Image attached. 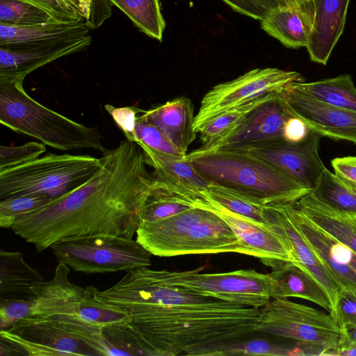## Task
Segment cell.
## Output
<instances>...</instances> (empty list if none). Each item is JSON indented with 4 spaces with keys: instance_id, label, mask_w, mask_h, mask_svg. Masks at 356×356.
Listing matches in <instances>:
<instances>
[{
    "instance_id": "obj_5",
    "label": "cell",
    "mask_w": 356,
    "mask_h": 356,
    "mask_svg": "<svg viewBox=\"0 0 356 356\" xmlns=\"http://www.w3.org/2000/svg\"><path fill=\"white\" fill-rule=\"evenodd\" d=\"M209 181L262 200L293 204L310 192L270 163L247 152L216 149L185 155Z\"/></svg>"
},
{
    "instance_id": "obj_39",
    "label": "cell",
    "mask_w": 356,
    "mask_h": 356,
    "mask_svg": "<svg viewBox=\"0 0 356 356\" xmlns=\"http://www.w3.org/2000/svg\"><path fill=\"white\" fill-rule=\"evenodd\" d=\"M75 13L90 29H97L111 15L109 0H58Z\"/></svg>"
},
{
    "instance_id": "obj_33",
    "label": "cell",
    "mask_w": 356,
    "mask_h": 356,
    "mask_svg": "<svg viewBox=\"0 0 356 356\" xmlns=\"http://www.w3.org/2000/svg\"><path fill=\"white\" fill-rule=\"evenodd\" d=\"M191 201L165 188L154 179L144 205L140 222L159 221L193 207Z\"/></svg>"
},
{
    "instance_id": "obj_3",
    "label": "cell",
    "mask_w": 356,
    "mask_h": 356,
    "mask_svg": "<svg viewBox=\"0 0 356 356\" xmlns=\"http://www.w3.org/2000/svg\"><path fill=\"white\" fill-rule=\"evenodd\" d=\"M136 234V241L158 257L225 252L253 257L221 218L197 207L159 221L140 222Z\"/></svg>"
},
{
    "instance_id": "obj_6",
    "label": "cell",
    "mask_w": 356,
    "mask_h": 356,
    "mask_svg": "<svg viewBox=\"0 0 356 356\" xmlns=\"http://www.w3.org/2000/svg\"><path fill=\"white\" fill-rule=\"evenodd\" d=\"M100 165V158L88 154L48 153L1 169L0 200L26 195L56 197L86 182Z\"/></svg>"
},
{
    "instance_id": "obj_53",
    "label": "cell",
    "mask_w": 356,
    "mask_h": 356,
    "mask_svg": "<svg viewBox=\"0 0 356 356\" xmlns=\"http://www.w3.org/2000/svg\"><path fill=\"white\" fill-rule=\"evenodd\" d=\"M350 266L356 271V254L354 252L350 261Z\"/></svg>"
},
{
    "instance_id": "obj_38",
    "label": "cell",
    "mask_w": 356,
    "mask_h": 356,
    "mask_svg": "<svg viewBox=\"0 0 356 356\" xmlns=\"http://www.w3.org/2000/svg\"><path fill=\"white\" fill-rule=\"evenodd\" d=\"M224 355H304L302 349L297 346L289 347L274 345L264 340H241L229 345Z\"/></svg>"
},
{
    "instance_id": "obj_7",
    "label": "cell",
    "mask_w": 356,
    "mask_h": 356,
    "mask_svg": "<svg viewBox=\"0 0 356 356\" xmlns=\"http://www.w3.org/2000/svg\"><path fill=\"white\" fill-rule=\"evenodd\" d=\"M255 332L294 339L305 356H328L343 342V330L332 314L287 298H271L259 308Z\"/></svg>"
},
{
    "instance_id": "obj_48",
    "label": "cell",
    "mask_w": 356,
    "mask_h": 356,
    "mask_svg": "<svg viewBox=\"0 0 356 356\" xmlns=\"http://www.w3.org/2000/svg\"><path fill=\"white\" fill-rule=\"evenodd\" d=\"M263 19L268 13L280 6H286L282 0H248ZM261 21V20H260Z\"/></svg>"
},
{
    "instance_id": "obj_50",
    "label": "cell",
    "mask_w": 356,
    "mask_h": 356,
    "mask_svg": "<svg viewBox=\"0 0 356 356\" xmlns=\"http://www.w3.org/2000/svg\"><path fill=\"white\" fill-rule=\"evenodd\" d=\"M26 355L25 353L14 343L0 337V356Z\"/></svg>"
},
{
    "instance_id": "obj_21",
    "label": "cell",
    "mask_w": 356,
    "mask_h": 356,
    "mask_svg": "<svg viewBox=\"0 0 356 356\" xmlns=\"http://www.w3.org/2000/svg\"><path fill=\"white\" fill-rule=\"evenodd\" d=\"M314 19L306 46L310 59L325 65L341 35L350 0H312Z\"/></svg>"
},
{
    "instance_id": "obj_10",
    "label": "cell",
    "mask_w": 356,
    "mask_h": 356,
    "mask_svg": "<svg viewBox=\"0 0 356 356\" xmlns=\"http://www.w3.org/2000/svg\"><path fill=\"white\" fill-rule=\"evenodd\" d=\"M303 81L297 72L265 67L251 70L233 80L217 84L201 100L195 116L194 129L198 133L214 118L232 108Z\"/></svg>"
},
{
    "instance_id": "obj_20",
    "label": "cell",
    "mask_w": 356,
    "mask_h": 356,
    "mask_svg": "<svg viewBox=\"0 0 356 356\" xmlns=\"http://www.w3.org/2000/svg\"><path fill=\"white\" fill-rule=\"evenodd\" d=\"M90 30L86 23L80 22L26 26L0 24V48L18 50L50 46L86 36Z\"/></svg>"
},
{
    "instance_id": "obj_40",
    "label": "cell",
    "mask_w": 356,
    "mask_h": 356,
    "mask_svg": "<svg viewBox=\"0 0 356 356\" xmlns=\"http://www.w3.org/2000/svg\"><path fill=\"white\" fill-rule=\"evenodd\" d=\"M135 134L136 143L140 146L163 153L183 155L160 127L145 121L140 115L137 118Z\"/></svg>"
},
{
    "instance_id": "obj_30",
    "label": "cell",
    "mask_w": 356,
    "mask_h": 356,
    "mask_svg": "<svg viewBox=\"0 0 356 356\" xmlns=\"http://www.w3.org/2000/svg\"><path fill=\"white\" fill-rule=\"evenodd\" d=\"M200 195L210 198L234 213L268 225V204L262 200L211 182Z\"/></svg>"
},
{
    "instance_id": "obj_41",
    "label": "cell",
    "mask_w": 356,
    "mask_h": 356,
    "mask_svg": "<svg viewBox=\"0 0 356 356\" xmlns=\"http://www.w3.org/2000/svg\"><path fill=\"white\" fill-rule=\"evenodd\" d=\"M40 142H29L18 146H0V170L17 165L40 156L46 152Z\"/></svg>"
},
{
    "instance_id": "obj_47",
    "label": "cell",
    "mask_w": 356,
    "mask_h": 356,
    "mask_svg": "<svg viewBox=\"0 0 356 356\" xmlns=\"http://www.w3.org/2000/svg\"><path fill=\"white\" fill-rule=\"evenodd\" d=\"M234 11L259 21L262 18L248 0H222Z\"/></svg>"
},
{
    "instance_id": "obj_45",
    "label": "cell",
    "mask_w": 356,
    "mask_h": 356,
    "mask_svg": "<svg viewBox=\"0 0 356 356\" xmlns=\"http://www.w3.org/2000/svg\"><path fill=\"white\" fill-rule=\"evenodd\" d=\"M331 163L335 175L356 188V156L336 158L331 161Z\"/></svg>"
},
{
    "instance_id": "obj_34",
    "label": "cell",
    "mask_w": 356,
    "mask_h": 356,
    "mask_svg": "<svg viewBox=\"0 0 356 356\" xmlns=\"http://www.w3.org/2000/svg\"><path fill=\"white\" fill-rule=\"evenodd\" d=\"M86 289V294L79 303L77 313L81 319L99 327L131 321L129 314L123 309L96 298L97 288L90 286Z\"/></svg>"
},
{
    "instance_id": "obj_1",
    "label": "cell",
    "mask_w": 356,
    "mask_h": 356,
    "mask_svg": "<svg viewBox=\"0 0 356 356\" xmlns=\"http://www.w3.org/2000/svg\"><path fill=\"white\" fill-rule=\"evenodd\" d=\"M96 298L126 311L145 355L222 356L255 332L259 308L200 295L163 281L155 270L126 271Z\"/></svg>"
},
{
    "instance_id": "obj_9",
    "label": "cell",
    "mask_w": 356,
    "mask_h": 356,
    "mask_svg": "<svg viewBox=\"0 0 356 356\" xmlns=\"http://www.w3.org/2000/svg\"><path fill=\"white\" fill-rule=\"evenodd\" d=\"M203 267L184 271L155 270L168 284L200 295L261 308L272 298L275 280L270 273L252 269L226 273H202Z\"/></svg>"
},
{
    "instance_id": "obj_25",
    "label": "cell",
    "mask_w": 356,
    "mask_h": 356,
    "mask_svg": "<svg viewBox=\"0 0 356 356\" xmlns=\"http://www.w3.org/2000/svg\"><path fill=\"white\" fill-rule=\"evenodd\" d=\"M43 281L22 252L0 250V300L33 299L35 296L32 286Z\"/></svg>"
},
{
    "instance_id": "obj_52",
    "label": "cell",
    "mask_w": 356,
    "mask_h": 356,
    "mask_svg": "<svg viewBox=\"0 0 356 356\" xmlns=\"http://www.w3.org/2000/svg\"><path fill=\"white\" fill-rule=\"evenodd\" d=\"M328 355L356 356V346L337 348L331 351Z\"/></svg>"
},
{
    "instance_id": "obj_16",
    "label": "cell",
    "mask_w": 356,
    "mask_h": 356,
    "mask_svg": "<svg viewBox=\"0 0 356 356\" xmlns=\"http://www.w3.org/2000/svg\"><path fill=\"white\" fill-rule=\"evenodd\" d=\"M293 204H286L287 211L301 236L341 289L356 293V271L350 266L353 251L315 224Z\"/></svg>"
},
{
    "instance_id": "obj_32",
    "label": "cell",
    "mask_w": 356,
    "mask_h": 356,
    "mask_svg": "<svg viewBox=\"0 0 356 356\" xmlns=\"http://www.w3.org/2000/svg\"><path fill=\"white\" fill-rule=\"evenodd\" d=\"M310 192L322 203L348 215H356V188L327 168Z\"/></svg>"
},
{
    "instance_id": "obj_12",
    "label": "cell",
    "mask_w": 356,
    "mask_h": 356,
    "mask_svg": "<svg viewBox=\"0 0 356 356\" xmlns=\"http://www.w3.org/2000/svg\"><path fill=\"white\" fill-rule=\"evenodd\" d=\"M0 337L21 348L26 356L98 355L70 330L62 314L22 318Z\"/></svg>"
},
{
    "instance_id": "obj_42",
    "label": "cell",
    "mask_w": 356,
    "mask_h": 356,
    "mask_svg": "<svg viewBox=\"0 0 356 356\" xmlns=\"http://www.w3.org/2000/svg\"><path fill=\"white\" fill-rule=\"evenodd\" d=\"M105 108L110 114L116 125L122 130L125 138L136 142L135 128L138 114H143L145 110L135 106L115 107L111 104H106Z\"/></svg>"
},
{
    "instance_id": "obj_36",
    "label": "cell",
    "mask_w": 356,
    "mask_h": 356,
    "mask_svg": "<svg viewBox=\"0 0 356 356\" xmlns=\"http://www.w3.org/2000/svg\"><path fill=\"white\" fill-rule=\"evenodd\" d=\"M52 199L46 195H26L0 200L1 227L10 229L16 220L40 209Z\"/></svg>"
},
{
    "instance_id": "obj_18",
    "label": "cell",
    "mask_w": 356,
    "mask_h": 356,
    "mask_svg": "<svg viewBox=\"0 0 356 356\" xmlns=\"http://www.w3.org/2000/svg\"><path fill=\"white\" fill-rule=\"evenodd\" d=\"M287 204L289 203L266 205L268 224L287 243L292 251L295 264L308 272L325 291L332 307L330 314L335 318L336 306L341 287L292 222L287 211Z\"/></svg>"
},
{
    "instance_id": "obj_2",
    "label": "cell",
    "mask_w": 356,
    "mask_h": 356,
    "mask_svg": "<svg viewBox=\"0 0 356 356\" xmlns=\"http://www.w3.org/2000/svg\"><path fill=\"white\" fill-rule=\"evenodd\" d=\"M100 161L86 182L18 218L11 230L38 252L67 238L108 234L133 238L154 177L141 147L127 138L103 152Z\"/></svg>"
},
{
    "instance_id": "obj_17",
    "label": "cell",
    "mask_w": 356,
    "mask_h": 356,
    "mask_svg": "<svg viewBox=\"0 0 356 356\" xmlns=\"http://www.w3.org/2000/svg\"><path fill=\"white\" fill-rule=\"evenodd\" d=\"M291 83L282 92L293 111L321 136L356 144V112L316 100Z\"/></svg>"
},
{
    "instance_id": "obj_11",
    "label": "cell",
    "mask_w": 356,
    "mask_h": 356,
    "mask_svg": "<svg viewBox=\"0 0 356 356\" xmlns=\"http://www.w3.org/2000/svg\"><path fill=\"white\" fill-rule=\"evenodd\" d=\"M69 273L67 265L58 263L51 280L32 286L34 298L0 301L1 327L8 328L19 320L29 316L77 314L87 289L70 282Z\"/></svg>"
},
{
    "instance_id": "obj_49",
    "label": "cell",
    "mask_w": 356,
    "mask_h": 356,
    "mask_svg": "<svg viewBox=\"0 0 356 356\" xmlns=\"http://www.w3.org/2000/svg\"><path fill=\"white\" fill-rule=\"evenodd\" d=\"M288 6L300 10L314 19V7L312 0H282Z\"/></svg>"
},
{
    "instance_id": "obj_24",
    "label": "cell",
    "mask_w": 356,
    "mask_h": 356,
    "mask_svg": "<svg viewBox=\"0 0 356 356\" xmlns=\"http://www.w3.org/2000/svg\"><path fill=\"white\" fill-rule=\"evenodd\" d=\"M140 117L160 127L183 155L196 138L194 107L188 97L168 101L145 111Z\"/></svg>"
},
{
    "instance_id": "obj_43",
    "label": "cell",
    "mask_w": 356,
    "mask_h": 356,
    "mask_svg": "<svg viewBox=\"0 0 356 356\" xmlns=\"http://www.w3.org/2000/svg\"><path fill=\"white\" fill-rule=\"evenodd\" d=\"M335 319L343 330L356 326V293L341 289L336 306Z\"/></svg>"
},
{
    "instance_id": "obj_8",
    "label": "cell",
    "mask_w": 356,
    "mask_h": 356,
    "mask_svg": "<svg viewBox=\"0 0 356 356\" xmlns=\"http://www.w3.org/2000/svg\"><path fill=\"white\" fill-rule=\"evenodd\" d=\"M50 248L58 263L86 274L127 271L152 264V254L136 239L113 235L67 238Z\"/></svg>"
},
{
    "instance_id": "obj_29",
    "label": "cell",
    "mask_w": 356,
    "mask_h": 356,
    "mask_svg": "<svg viewBox=\"0 0 356 356\" xmlns=\"http://www.w3.org/2000/svg\"><path fill=\"white\" fill-rule=\"evenodd\" d=\"M293 86L316 100L356 112V88L349 74Z\"/></svg>"
},
{
    "instance_id": "obj_37",
    "label": "cell",
    "mask_w": 356,
    "mask_h": 356,
    "mask_svg": "<svg viewBox=\"0 0 356 356\" xmlns=\"http://www.w3.org/2000/svg\"><path fill=\"white\" fill-rule=\"evenodd\" d=\"M102 332L115 355H145L142 343L129 322L102 327Z\"/></svg>"
},
{
    "instance_id": "obj_26",
    "label": "cell",
    "mask_w": 356,
    "mask_h": 356,
    "mask_svg": "<svg viewBox=\"0 0 356 356\" xmlns=\"http://www.w3.org/2000/svg\"><path fill=\"white\" fill-rule=\"evenodd\" d=\"M313 18L288 6H280L261 21V28L287 48L306 47Z\"/></svg>"
},
{
    "instance_id": "obj_13",
    "label": "cell",
    "mask_w": 356,
    "mask_h": 356,
    "mask_svg": "<svg viewBox=\"0 0 356 356\" xmlns=\"http://www.w3.org/2000/svg\"><path fill=\"white\" fill-rule=\"evenodd\" d=\"M321 136L312 130L305 140L298 143L281 140L241 152L266 161L311 191L326 168L318 154Z\"/></svg>"
},
{
    "instance_id": "obj_27",
    "label": "cell",
    "mask_w": 356,
    "mask_h": 356,
    "mask_svg": "<svg viewBox=\"0 0 356 356\" xmlns=\"http://www.w3.org/2000/svg\"><path fill=\"white\" fill-rule=\"evenodd\" d=\"M293 204L315 224L356 254V223L350 215L322 203L311 192Z\"/></svg>"
},
{
    "instance_id": "obj_15",
    "label": "cell",
    "mask_w": 356,
    "mask_h": 356,
    "mask_svg": "<svg viewBox=\"0 0 356 356\" xmlns=\"http://www.w3.org/2000/svg\"><path fill=\"white\" fill-rule=\"evenodd\" d=\"M191 204L209 210L221 218L241 244L252 252L253 257L259 259H274L296 262L287 243L269 224H262L234 213L204 195L193 200Z\"/></svg>"
},
{
    "instance_id": "obj_51",
    "label": "cell",
    "mask_w": 356,
    "mask_h": 356,
    "mask_svg": "<svg viewBox=\"0 0 356 356\" xmlns=\"http://www.w3.org/2000/svg\"><path fill=\"white\" fill-rule=\"evenodd\" d=\"M343 330V342L341 348L356 346V326L346 327Z\"/></svg>"
},
{
    "instance_id": "obj_22",
    "label": "cell",
    "mask_w": 356,
    "mask_h": 356,
    "mask_svg": "<svg viewBox=\"0 0 356 356\" xmlns=\"http://www.w3.org/2000/svg\"><path fill=\"white\" fill-rule=\"evenodd\" d=\"M92 36H86L58 44L12 50L0 48V76L24 81V78L47 64L80 51L88 47Z\"/></svg>"
},
{
    "instance_id": "obj_28",
    "label": "cell",
    "mask_w": 356,
    "mask_h": 356,
    "mask_svg": "<svg viewBox=\"0 0 356 356\" xmlns=\"http://www.w3.org/2000/svg\"><path fill=\"white\" fill-rule=\"evenodd\" d=\"M277 91L259 95L220 114L198 133L202 145L197 152L211 151L231 136L258 106L270 99Z\"/></svg>"
},
{
    "instance_id": "obj_31",
    "label": "cell",
    "mask_w": 356,
    "mask_h": 356,
    "mask_svg": "<svg viewBox=\"0 0 356 356\" xmlns=\"http://www.w3.org/2000/svg\"><path fill=\"white\" fill-rule=\"evenodd\" d=\"M147 36L161 41L165 22L160 0H109Z\"/></svg>"
},
{
    "instance_id": "obj_4",
    "label": "cell",
    "mask_w": 356,
    "mask_h": 356,
    "mask_svg": "<svg viewBox=\"0 0 356 356\" xmlns=\"http://www.w3.org/2000/svg\"><path fill=\"white\" fill-rule=\"evenodd\" d=\"M23 81L0 76V122L18 134L60 151L92 149L104 152L97 127L75 122L35 101Z\"/></svg>"
},
{
    "instance_id": "obj_23",
    "label": "cell",
    "mask_w": 356,
    "mask_h": 356,
    "mask_svg": "<svg viewBox=\"0 0 356 356\" xmlns=\"http://www.w3.org/2000/svg\"><path fill=\"white\" fill-rule=\"evenodd\" d=\"M260 260L271 268L270 275L275 280L272 298H302L330 313L332 307L325 291L308 272L291 261Z\"/></svg>"
},
{
    "instance_id": "obj_14",
    "label": "cell",
    "mask_w": 356,
    "mask_h": 356,
    "mask_svg": "<svg viewBox=\"0 0 356 356\" xmlns=\"http://www.w3.org/2000/svg\"><path fill=\"white\" fill-rule=\"evenodd\" d=\"M295 115L282 90H279L270 99L254 109L231 136L213 150L241 151L266 143L285 140V124Z\"/></svg>"
},
{
    "instance_id": "obj_46",
    "label": "cell",
    "mask_w": 356,
    "mask_h": 356,
    "mask_svg": "<svg viewBox=\"0 0 356 356\" xmlns=\"http://www.w3.org/2000/svg\"><path fill=\"white\" fill-rule=\"evenodd\" d=\"M311 131L305 122L296 114L286 121L284 138L287 142L298 143L305 140Z\"/></svg>"
},
{
    "instance_id": "obj_35",
    "label": "cell",
    "mask_w": 356,
    "mask_h": 356,
    "mask_svg": "<svg viewBox=\"0 0 356 356\" xmlns=\"http://www.w3.org/2000/svg\"><path fill=\"white\" fill-rule=\"evenodd\" d=\"M56 22L46 12L23 0H0V24L26 26Z\"/></svg>"
},
{
    "instance_id": "obj_44",
    "label": "cell",
    "mask_w": 356,
    "mask_h": 356,
    "mask_svg": "<svg viewBox=\"0 0 356 356\" xmlns=\"http://www.w3.org/2000/svg\"><path fill=\"white\" fill-rule=\"evenodd\" d=\"M46 12L57 22H83L72 10L58 0H23ZM85 23V22H84Z\"/></svg>"
},
{
    "instance_id": "obj_19",
    "label": "cell",
    "mask_w": 356,
    "mask_h": 356,
    "mask_svg": "<svg viewBox=\"0 0 356 356\" xmlns=\"http://www.w3.org/2000/svg\"><path fill=\"white\" fill-rule=\"evenodd\" d=\"M147 165L154 168V179L165 188L193 201L200 197L209 182L185 159L140 146Z\"/></svg>"
}]
</instances>
